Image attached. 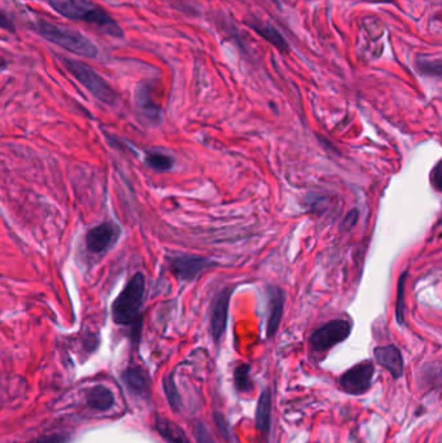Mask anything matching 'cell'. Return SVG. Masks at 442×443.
Returning <instances> with one entry per match:
<instances>
[{"mask_svg":"<svg viewBox=\"0 0 442 443\" xmlns=\"http://www.w3.org/2000/svg\"><path fill=\"white\" fill-rule=\"evenodd\" d=\"M50 6L65 19L83 21L99 28L101 32L108 35L123 38L120 25L101 7L87 0H50Z\"/></svg>","mask_w":442,"mask_h":443,"instance_id":"1","label":"cell"},{"mask_svg":"<svg viewBox=\"0 0 442 443\" xmlns=\"http://www.w3.org/2000/svg\"><path fill=\"white\" fill-rule=\"evenodd\" d=\"M35 32L48 42L59 45L74 55L87 58H95L98 56V48L90 42L89 38L67 26L39 20L35 23Z\"/></svg>","mask_w":442,"mask_h":443,"instance_id":"2","label":"cell"},{"mask_svg":"<svg viewBox=\"0 0 442 443\" xmlns=\"http://www.w3.org/2000/svg\"><path fill=\"white\" fill-rule=\"evenodd\" d=\"M145 280L143 274H135L112 306L113 321L120 325H135L143 305Z\"/></svg>","mask_w":442,"mask_h":443,"instance_id":"3","label":"cell"},{"mask_svg":"<svg viewBox=\"0 0 442 443\" xmlns=\"http://www.w3.org/2000/svg\"><path fill=\"white\" fill-rule=\"evenodd\" d=\"M63 63L67 67V72L76 78L82 86L89 89V92H91L96 99L108 105H113L116 102L117 100L116 91L112 89L111 85L101 77L99 73H96V70H94L92 67L81 61L70 60V58H64Z\"/></svg>","mask_w":442,"mask_h":443,"instance_id":"4","label":"cell"},{"mask_svg":"<svg viewBox=\"0 0 442 443\" xmlns=\"http://www.w3.org/2000/svg\"><path fill=\"white\" fill-rule=\"evenodd\" d=\"M352 332V323L345 319H335L326 323L323 327L314 331L310 336L311 347L322 353L332 349L336 345L341 344Z\"/></svg>","mask_w":442,"mask_h":443,"instance_id":"5","label":"cell"},{"mask_svg":"<svg viewBox=\"0 0 442 443\" xmlns=\"http://www.w3.org/2000/svg\"><path fill=\"white\" fill-rule=\"evenodd\" d=\"M215 265L207 257L196 255H178L169 258V266L173 274L182 281H192L201 272Z\"/></svg>","mask_w":442,"mask_h":443,"instance_id":"6","label":"cell"},{"mask_svg":"<svg viewBox=\"0 0 442 443\" xmlns=\"http://www.w3.org/2000/svg\"><path fill=\"white\" fill-rule=\"evenodd\" d=\"M374 374V365L371 362H364L348 369L339 378V384L349 394H364L371 388Z\"/></svg>","mask_w":442,"mask_h":443,"instance_id":"7","label":"cell"},{"mask_svg":"<svg viewBox=\"0 0 442 443\" xmlns=\"http://www.w3.org/2000/svg\"><path fill=\"white\" fill-rule=\"evenodd\" d=\"M121 230L112 222H104L91 228L86 235V246L91 253L103 255L116 245Z\"/></svg>","mask_w":442,"mask_h":443,"instance_id":"8","label":"cell"},{"mask_svg":"<svg viewBox=\"0 0 442 443\" xmlns=\"http://www.w3.org/2000/svg\"><path fill=\"white\" fill-rule=\"evenodd\" d=\"M231 293H233L231 288H224L221 290L215 296V299H213V303L210 307V328H211L213 340L215 343H220L223 333L226 332Z\"/></svg>","mask_w":442,"mask_h":443,"instance_id":"9","label":"cell"},{"mask_svg":"<svg viewBox=\"0 0 442 443\" xmlns=\"http://www.w3.org/2000/svg\"><path fill=\"white\" fill-rule=\"evenodd\" d=\"M267 303H269V319L266 327V336L271 338L275 336L279 329L280 321L284 312V303H286V293L284 290L275 285L267 287Z\"/></svg>","mask_w":442,"mask_h":443,"instance_id":"10","label":"cell"},{"mask_svg":"<svg viewBox=\"0 0 442 443\" xmlns=\"http://www.w3.org/2000/svg\"><path fill=\"white\" fill-rule=\"evenodd\" d=\"M374 355L376 362L389 371L393 378L397 380L403 375V358L397 346L387 345L376 347Z\"/></svg>","mask_w":442,"mask_h":443,"instance_id":"11","label":"cell"},{"mask_svg":"<svg viewBox=\"0 0 442 443\" xmlns=\"http://www.w3.org/2000/svg\"><path fill=\"white\" fill-rule=\"evenodd\" d=\"M246 23L252 30H255V33L258 34L261 38H264L270 45H274L280 52H283V54L289 52V45H288L286 38L279 33L273 25L262 23L258 19H253Z\"/></svg>","mask_w":442,"mask_h":443,"instance_id":"12","label":"cell"},{"mask_svg":"<svg viewBox=\"0 0 442 443\" xmlns=\"http://www.w3.org/2000/svg\"><path fill=\"white\" fill-rule=\"evenodd\" d=\"M125 384L127 388L133 391L134 394L145 397L149 393L151 380L147 371L142 367H131L125 372Z\"/></svg>","mask_w":442,"mask_h":443,"instance_id":"13","label":"cell"},{"mask_svg":"<svg viewBox=\"0 0 442 443\" xmlns=\"http://www.w3.org/2000/svg\"><path fill=\"white\" fill-rule=\"evenodd\" d=\"M271 409H273V397L270 389H265L258 399L257 411H255V424L257 429L267 435L271 425Z\"/></svg>","mask_w":442,"mask_h":443,"instance_id":"14","label":"cell"},{"mask_svg":"<svg viewBox=\"0 0 442 443\" xmlns=\"http://www.w3.org/2000/svg\"><path fill=\"white\" fill-rule=\"evenodd\" d=\"M156 429L160 433V435L169 443H189L187 435L185 431L178 426L176 422L158 416L156 419Z\"/></svg>","mask_w":442,"mask_h":443,"instance_id":"15","label":"cell"},{"mask_svg":"<svg viewBox=\"0 0 442 443\" xmlns=\"http://www.w3.org/2000/svg\"><path fill=\"white\" fill-rule=\"evenodd\" d=\"M87 403L90 407L98 411L111 410L114 404V397L109 389L104 387H95L87 394Z\"/></svg>","mask_w":442,"mask_h":443,"instance_id":"16","label":"cell"},{"mask_svg":"<svg viewBox=\"0 0 442 443\" xmlns=\"http://www.w3.org/2000/svg\"><path fill=\"white\" fill-rule=\"evenodd\" d=\"M233 380H235V387L239 391H243V393L252 391L253 382L251 378V366L246 363H242L236 367L233 372Z\"/></svg>","mask_w":442,"mask_h":443,"instance_id":"17","label":"cell"},{"mask_svg":"<svg viewBox=\"0 0 442 443\" xmlns=\"http://www.w3.org/2000/svg\"><path fill=\"white\" fill-rule=\"evenodd\" d=\"M417 69L423 76L440 77L441 76V60L432 58L430 56H421L417 60Z\"/></svg>","mask_w":442,"mask_h":443,"instance_id":"18","label":"cell"},{"mask_svg":"<svg viewBox=\"0 0 442 443\" xmlns=\"http://www.w3.org/2000/svg\"><path fill=\"white\" fill-rule=\"evenodd\" d=\"M136 102L139 105V108L149 117L152 118H157L160 116V108L154 104V101L151 100V95H149V89L147 87H142L138 89L136 92Z\"/></svg>","mask_w":442,"mask_h":443,"instance_id":"19","label":"cell"},{"mask_svg":"<svg viewBox=\"0 0 442 443\" xmlns=\"http://www.w3.org/2000/svg\"><path fill=\"white\" fill-rule=\"evenodd\" d=\"M145 164H147V166L154 169L156 171H169L173 167L174 161L169 155L154 152V153L147 155Z\"/></svg>","mask_w":442,"mask_h":443,"instance_id":"20","label":"cell"},{"mask_svg":"<svg viewBox=\"0 0 442 443\" xmlns=\"http://www.w3.org/2000/svg\"><path fill=\"white\" fill-rule=\"evenodd\" d=\"M164 389H165L166 398L169 400L171 409L174 411H180V406H182L180 396L178 393L174 378L171 375L166 377L165 380H164Z\"/></svg>","mask_w":442,"mask_h":443,"instance_id":"21","label":"cell"},{"mask_svg":"<svg viewBox=\"0 0 442 443\" xmlns=\"http://www.w3.org/2000/svg\"><path fill=\"white\" fill-rule=\"evenodd\" d=\"M408 277V272H403L398 283L397 302H396V315L399 324L405 323V311H403V299H405V281Z\"/></svg>","mask_w":442,"mask_h":443,"instance_id":"22","label":"cell"},{"mask_svg":"<svg viewBox=\"0 0 442 443\" xmlns=\"http://www.w3.org/2000/svg\"><path fill=\"white\" fill-rule=\"evenodd\" d=\"M214 420H215V424H217V428L218 431L221 432L222 437L230 443L233 441V434H231V429H230V425L229 422L224 419V416L221 415L220 412H215L214 413Z\"/></svg>","mask_w":442,"mask_h":443,"instance_id":"23","label":"cell"},{"mask_svg":"<svg viewBox=\"0 0 442 443\" xmlns=\"http://www.w3.org/2000/svg\"><path fill=\"white\" fill-rule=\"evenodd\" d=\"M198 443H215L209 429L204 424H198L195 428Z\"/></svg>","mask_w":442,"mask_h":443,"instance_id":"24","label":"cell"},{"mask_svg":"<svg viewBox=\"0 0 442 443\" xmlns=\"http://www.w3.org/2000/svg\"><path fill=\"white\" fill-rule=\"evenodd\" d=\"M30 443H67V437L64 434H48L39 437Z\"/></svg>","mask_w":442,"mask_h":443,"instance_id":"25","label":"cell"},{"mask_svg":"<svg viewBox=\"0 0 442 443\" xmlns=\"http://www.w3.org/2000/svg\"><path fill=\"white\" fill-rule=\"evenodd\" d=\"M432 186L436 188L437 192L441 191V162H437V165L432 170L431 174Z\"/></svg>","mask_w":442,"mask_h":443,"instance_id":"26","label":"cell"},{"mask_svg":"<svg viewBox=\"0 0 442 443\" xmlns=\"http://www.w3.org/2000/svg\"><path fill=\"white\" fill-rule=\"evenodd\" d=\"M0 28L7 32H11V33L14 32V25L3 12H0Z\"/></svg>","mask_w":442,"mask_h":443,"instance_id":"27","label":"cell"},{"mask_svg":"<svg viewBox=\"0 0 442 443\" xmlns=\"http://www.w3.org/2000/svg\"><path fill=\"white\" fill-rule=\"evenodd\" d=\"M274 1H277V0H274Z\"/></svg>","mask_w":442,"mask_h":443,"instance_id":"28","label":"cell"}]
</instances>
